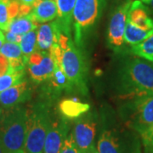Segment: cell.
<instances>
[{
    "instance_id": "cell-19",
    "label": "cell",
    "mask_w": 153,
    "mask_h": 153,
    "mask_svg": "<svg viewBox=\"0 0 153 153\" xmlns=\"http://www.w3.org/2000/svg\"><path fill=\"white\" fill-rule=\"evenodd\" d=\"M38 24L33 20L30 15L23 16L15 18L10 24L9 30L7 32L17 34V35H24L31 31L38 29Z\"/></svg>"
},
{
    "instance_id": "cell-7",
    "label": "cell",
    "mask_w": 153,
    "mask_h": 153,
    "mask_svg": "<svg viewBox=\"0 0 153 153\" xmlns=\"http://www.w3.org/2000/svg\"><path fill=\"white\" fill-rule=\"evenodd\" d=\"M140 134L130 128H113L104 129L97 141L99 153H141Z\"/></svg>"
},
{
    "instance_id": "cell-17",
    "label": "cell",
    "mask_w": 153,
    "mask_h": 153,
    "mask_svg": "<svg viewBox=\"0 0 153 153\" xmlns=\"http://www.w3.org/2000/svg\"><path fill=\"white\" fill-rule=\"evenodd\" d=\"M29 15L38 24L53 22L58 16L56 0H38Z\"/></svg>"
},
{
    "instance_id": "cell-34",
    "label": "cell",
    "mask_w": 153,
    "mask_h": 153,
    "mask_svg": "<svg viewBox=\"0 0 153 153\" xmlns=\"http://www.w3.org/2000/svg\"><path fill=\"white\" fill-rule=\"evenodd\" d=\"M140 1H141L142 3H144V4H149V2H150V0H140Z\"/></svg>"
},
{
    "instance_id": "cell-12",
    "label": "cell",
    "mask_w": 153,
    "mask_h": 153,
    "mask_svg": "<svg viewBox=\"0 0 153 153\" xmlns=\"http://www.w3.org/2000/svg\"><path fill=\"white\" fill-rule=\"evenodd\" d=\"M55 68L52 76L46 81L44 87V95L52 101L57 99L63 92H70L74 90L72 84L62 70L60 63H55Z\"/></svg>"
},
{
    "instance_id": "cell-13",
    "label": "cell",
    "mask_w": 153,
    "mask_h": 153,
    "mask_svg": "<svg viewBox=\"0 0 153 153\" xmlns=\"http://www.w3.org/2000/svg\"><path fill=\"white\" fill-rule=\"evenodd\" d=\"M33 88L28 81L17 84L3 92H0V105L5 109L14 108L32 98Z\"/></svg>"
},
{
    "instance_id": "cell-1",
    "label": "cell",
    "mask_w": 153,
    "mask_h": 153,
    "mask_svg": "<svg viewBox=\"0 0 153 153\" xmlns=\"http://www.w3.org/2000/svg\"><path fill=\"white\" fill-rule=\"evenodd\" d=\"M114 88L123 100L153 94V63L137 56L122 60L115 74Z\"/></svg>"
},
{
    "instance_id": "cell-21",
    "label": "cell",
    "mask_w": 153,
    "mask_h": 153,
    "mask_svg": "<svg viewBox=\"0 0 153 153\" xmlns=\"http://www.w3.org/2000/svg\"><path fill=\"white\" fill-rule=\"evenodd\" d=\"M26 80V71H9L6 74L0 76V92H3L10 88Z\"/></svg>"
},
{
    "instance_id": "cell-8",
    "label": "cell",
    "mask_w": 153,
    "mask_h": 153,
    "mask_svg": "<svg viewBox=\"0 0 153 153\" xmlns=\"http://www.w3.org/2000/svg\"><path fill=\"white\" fill-rule=\"evenodd\" d=\"M132 2V0H124L119 5L117 6L111 14L106 33V40L110 49L115 52L121 51L125 44L124 33Z\"/></svg>"
},
{
    "instance_id": "cell-20",
    "label": "cell",
    "mask_w": 153,
    "mask_h": 153,
    "mask_svg": "<svg viewBox=\"0 0 153 153\" xmlns=\"http://www.w3.org/2000/svg\"><path fill=\"white\" fill-rule=\"evenodd\" d=\"M130 50L134 55L153 63V33L140 44L132 46Z\"/></svg>"
},
{
    "instance_id": "cell-3",
    "label": "cell",
    "mask_w": 153,
    "mask_h": 153,
    "mask_svg": "<svg viewBox=\"0 0 153 153\" xmlns=\"http://www.w3.org/2000/svg\"><path fill=\"white\" fill-rule=\"evenodd\" d=\"M53 101L43 96L27 108V132L25 153H44L45 139L54 118Z\"/></svg>"
},
{
    "instance_id": "cell-31",
    "label": "cell",
    "mask_w": 153,
    "mask_h": 153,
    "mask_svg": "<svg viewBox=\"0 0 153 153\" xmlns=\"http://www.w3.org/2000/svg\"><path fill=\"white\" fill-rule=\"evenodd\" d=\"M148 5H149V8H150V10H151V11L152 12L153 14V0H150Z\"/></svg>"
},
{
    "instance_id": "cell-16",
    "label": "cell",
    "mask_w": 153,
    "mask_h": 153,
    "mask_svg": "<svg viewBox=\"0 0 153 153\" xmlns=\"http://www.w3.org/2000/svg\"><path fill=\"white\" fill-rule=\"evenodd\" d=\"M76 0H56L58 16L56 22L59 25L60 32L71 37L73 10Z\"/></svg>"
},
{
    "instance_id": "cell-27",
    "label": "cell",
    "mask_w": 153,
    "mask_h": 153,
    "mask_svg": "<svg viewBox=\"0 0 153 153\" xmlns=\"http://www.w3.org/2000/svg\"><path fill=\"white\" fill-rule=\"evenodd\" d=\"M10 70V61L5 56L0 54V76L6 74Z\"/></svg>"
},
{
    "instance_id": "cell-15",
    "label": "cell",
    "mask_w": 153,
    "mask_h": 153,
    "mask_svg": "<svg viewBox=\"0 0 153 153\" xmlns=\"http://www.w3.org/2000/svg\"><path fill=\"white\" fill-rule=\"evenodd\" d=\"M60 29L56 21L42 24L37 31V49L49 51L52 45L57 42Z\"/></svg>"
},
{
    "instance_id": "cell-30",
    "label": "cell",
    "mask_w": 153,
    "mask_h": 153,
    "mask_svg": "<svg viewBox=\"0 0 153 153\" xmlns=\"http://www.w3.org/2000/svg\"><path fill=\"white\" fill-rule=\"evenodd\" d=\"M4 40H5V37H4V34L2 32V30L0 29V49L2 48L3 44H4Z\"/></svg>"
},
{
    "instance_id": "cell-10",
    "label": "cell",
    "mask_w": 153,
    "mask_h": 153,
    "mask_svg": "<svg viewBox=\"0 0 153 153\" xmlns=\"http://www.w3.org/2000/svg\"><path fill=\"white\" fill-rule=\"evenodd\" d=\"M27 71L31 79L35 83L46 82L55 71V64L49 51L36 50L29 56Z\"/></svg>"
},
{
    "instance_id": "cell-11",
    "label": "cell",
    "mask_w": 153,
    "mask_h": 153,
    "mask_svg": "<svg viewBox=\"0 0 153 153\" xmlns=\"http://www.w3.org/2000/svg\"><path fill=\"white\" fill-rule=\"evenodd\" d=\"M70 121L62 117L53 118L45 139L44 153H59L64 141L69 134Z\"/></svg>"
},
{
    "instance_id": "cell-5",
    "label": "cell",
    "mask_w": 153,
    "mask_h": 153,
    "mask_svg": "<svg viewBox=\"0 0 153 153\" xmlns=\"http://www.w3.org/2000/svg\"><path fill=\"white\" fill-rule=\"evenodd\" d=\"M105 4L106 0H76L73 10L72 31L74 43L79 49L100 21Z\"/></svg>"
},
{
    "instance_id": "cell-26",
    "label": "cell",
    "mask_w": 153,
    "mask_h": 153,
    "mask_svg": "<svg viewBox=\"0 0 153 153\" xmlns=\"http://www.w3.org/2000/svg\"><path fill=\"white\" fill-rule=\"evenodd\" d=\"M59 153H79L72 131L69 133Z\"/></svg>"
},
{
    "instance_id": "cell-14",
    "label": "cell",
    "mask_w": 153,
    "mask_h": 153,
    "mask_svg": "<svg viewBox=\"0 0 153 153\" xmlns=\"http://www.w3.org/2000/svg\"><path fill=\"white\" fill-rule=\"evenodd\" d=\"M128 22L137 27L153 33V19L150 16L149 9L140 0L132 2L128 11Z\"/></svg>"
},
{
    "instance_id": "cell-24",
    "label": "cell",
    "mask_w": 153,
    "mask_h": 153,
    "mask_svg": "<svg viewBox=\"0 0 153 153\" xmlns=\"http://www.w3.org/2000/svg\"><path fill=\"white\" fill-rule=\"evenodd\" d=\"M0 54L5 56L9 60H17L24 58L20 44L9 42H6L3 44L0 49Z\"/></svg>"
},
{
    "instance_id": "cell-2",
    "label": "cell",
    "mask_w": 153,
    "mask_h": 153,
    "mask_svg": "<svg viewBox=\"0 0 153 153\" xmlns=\"http://www.w3.org/2000/svg\"><path fill=\"white\" fill-rule=\"evenodd\" d=\"M58 43L52 45L49 53L55 63H60L74 89L83 94L88 93L87 64L84 56L70 36L60 32Z\"/></svg>"
},
{
    "instance_id": "cell-33",
    "label": "cell",
    "mask_w": 153,
    "mask_h": 153,
    "mask_svg": "<svg viewBox=\"0 0 153 153\" xmlns=\"http://www.w3.org/2000/svg\"><path fill=\"white\" fill-rule=\"evenodd\" d=\"M88 153H99V152H98V151H97V148L95 147L94 149H93V150H92L91 152H89Z\"/></svg>"
},
{
    "instance_id": "cell-9",
    "label": "cell",
    "mask_w": 153,
    "mask_h": 153,
    "mask_svg": "<svg viewBox=\"0 0 153 153\" xmlns=\"http://www.w3.org/2000/svg\"><path fill=\"white\" fill-rule=\"evenodd\" d=\"M96 125V117L93 113L87 112L76 120L71 131L79 153H88L95 148Z\"/></svg>"
},
{
    "instance_id": "cell-22",
    "label": "cell",
    "mask_w": 153,
    "mask_h": 153,
    "mask_svg": "<svg viewBox=\"0 0 153 153\" xmlns=\"http://www.w3.org/2000/svg\"><path fill=\"white\" fill-rule=\"evenodd\" d=\"M20 47L23 56L28 60L29 56L37 50V31L33 30L22 35Z\"/></svg>"
},
{
    "instance_id": "cell-25",
    "label": "cell",
    "mask_w": 153,
    "mask_h": 153,
    "mask_svg": "<svg viewBox=\"0 0 153 153\" xmlns=\"http://www.w3.org/2000/svg\"><path fill=\"white\" fill-rule=\"evenodd\" d=\"M145 153H153V123L140 134Z\"/></svg>"
},
{
    "instance_id": "cell-35",
    "label": "cell",
    "mask_w": 153,
    "mask_h": 153,
    "mask_svg": "<svg viewBox=\"0 0 153 153\" xmlns=\"http://www.w3.org/2000/svg\"><path fill=\"white\" fill-rule=\"evenodd\" d=\"M3 113H4V110L0 109V120H1V117L3 116Z\"/></svg>"
},
{
    "instance_id": "cell-23",
    "label": "cell",
    "mask_w": 153,
    "mask_h": 153,
    "mask_svg": "<svg viewBox=\"0 0 153 153\" xmlns=\"http://www.w3.org/2000/svg\"><path fill=\"white\" fill-rule=\"evenodd\" d=\"M11 1L0 0V29L3 32H7L10 22L13 21L11 16Z\"/></svg>"
},
{
    "instance_id": "cell-29",
    "label": "cell",
    "mask_w": 153,
    "mask_h": 153,
    "mask_svg": "<svg viewBox=\"0 0 153 153\" xmlns=\"http://www.w3.org/2000/svg\"><path fill=\"white\" fill-rule=\"evenodd\" d=\"M17 1L21 4L28 6V7H31V8H33V6L35 5V4L38 2V0H17Z\"/></svg>"
},
{
    "instance_id": "cell-4",
    "label": "cell",
    "mask_w": 153,
    "mask_h": 153,
    "mask_svg": "<svg viewBox=\"0 0 153 153\" xmlns=\"http://www.w3.org/2000/svg\"><path fill=\"white\" fill-rule=\"evenodd\" d=\"M27 108L19 105L6 109L0 120V140L6 153H25Z\"/></svg>"
},
{
    "instance_id": "cell-6",
    "label": "cell",
    "mask_w": 153,
    "mask_h": 153,
    "mask_svg": "<svg viewBox=\"0 0 153 153\" xmlns=\"http://www.w3.org/2000/svg\"><path fill=\"white\" fill-rule=\"evenodd\" d=\"M119 115L127 128L140 134L153 123V94L124 100Z\"/></svg>"
},
{
    "instance_id": "cell-28",
    "label": "cell",
    "mask_w": 153,
    "mask_h": 153,
    "mask_svg": "<svg viewBox=\"0 0 153 153\" xmlns=\"http://www.w3.org/2000/svg\"><path fill=\"white\" fill-rule=\"evenodd\" d=\"M4 37H5V39L7 42L19 44L21 43L22 36L15 34V33H11V32H4Z\"/></svg>"
},
{
    "instance_id": "cell-18",
    "label": "cell",
    "mask_w": 153,
    "mask_h": 153,
    "mask_svg": "<svg viewBox=\"0 0 153 153\" xmlns=\"http://www.w3.org/2000/svg\"><path fill=\"white\" fill-rule=\"evenodd\" d=\"M60 115L67 120H75L87 113L90 109L88 103H83L77 99L62 100L58 105Z\"/></svg>"
},
{
    "instance_id": "cell-32",
    "label": "cell",
    "mask_w": 153,
    "mask_h": 153,
    "mask_svg": "<svg viewBox=\"0 0 153 153\" xmlns=\"http://www.w3.org/2000/svg\"><path fill=\"white\" fill-rule=\"evenodd\" d=\"M0 153H6L5 151H4V148L2 143H1V140H0Z\"/></svg>"
}]
</instances>
